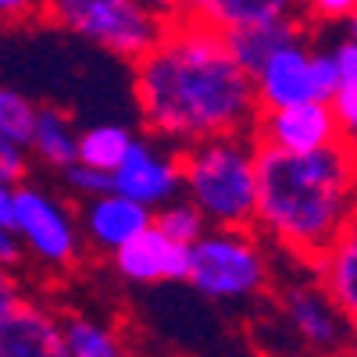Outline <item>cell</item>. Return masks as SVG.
I'll list each match as a JSON object with an SVG mask.
<instances>
[{
  "label": "cell",
  "mask_w": 357,
  "mask_h": 357,
  "mask_svg": "<svg viewBox=\"0 0 357 357\" xmlns=\"http://www.w3.org/2000/svg\"><path fill=\"white\" fill-rule=\"evenodd\" d=\"M132 93L143 129L178 151L215 136H247L261 111L250 75L225 47V33L183 15L132 61Z\"/></svg>",
  "instance_id": "6da1fadb"
},
{
  "label": "cell",
  "mask_w": 357,
  "mask_h": 357,
  "mask_svg": "<svg viewBox=\"0 0 357 357\" xmlns=\"http://www.w3.org/2000/svg\"><path fill=\"white\" fill-rule=\"evenodd\" d=\"M354 200L357 154L350 139L314 154H282L257 143L254 229L301 268L354 232Z\"/></svg>",
  "instance_id": "7a4b0ae2"
},
{
  "label": "cell",
  "mask_w": 357,
  "mask_h": 357,
  "mask_svg": "<svg viewBox=\"0 0 357 357\" xmlns=\"http://www.w3.org/2000/svg\"><path fill=\"white\" fill-rule=\"evenodd\" d=\"M183 197L211 229H254L257 143L254 136H215L178 151Z\"/></svg>",
  "instance_id": "3957f363"
},
{
  "label": "cell",
  "mask_w": 357,
  "mask_h": 357,
  "mask_svg": "<svg viewBox=\"0 0 357 357\" xmlns=\"http://www.w3.org/2000/svg\"><path fill=\"white\" fill-rule=\"evenodd\" d=\"M183 282L215 304H247L272 289L275 268L254 229H207L186 247Z\"/></svg>",
  "instance_id": "277c9868"
},
{
  "label": "cell",
  "mask_w": 357,
  "mask_h": 357,
  "mask_svg": "<svg viewBox=\"0 0 357 357\" xmlns=\"http://www.w3.org/2000/svg\"><path fill=\"white\" fill-rule=\"evenodd\" d=\"M40 18L129 65L139 61L168 29V22L143 0H43Z\"/></svg>",
  "instance_id": "5b68a950"
},
{
  "label": "cell",
  "mask_w": 357,
  "mask_h": 357,
  "mask_svg": "<svg viewBox=\"0 0 357 357\" xmlns=\"http://www.w3.org/2000/svg\"><path fill=\"white\" fill-rule=\"evenodd\" d=\"M272 311L286 357H350L354 318H347L314 275H289L272 282Z\"/></svg>",
  "instance_id": "8992f818"
},
{
  "label": "cell",
  "mask_w": 357,
  "mask_h": 357,
  "mask_svg": "<svg viewBox=\"0 0 357 357\" xmlns=\"http://www.w3.org/2000/svg\"><path fill=\"white\" fill-rule=\"evenodd\" d=\"M11 232L22 243L25 257H33L47 272H72L82 261L86 243L79 232V215L57 193L29 183V178L15 186Z\"/></svg>",
  "instance_id": "52a82bcc"
},
{
  "label": "cell",
  "mask_w": 357,
  "mask_h": 357,
  "mask_svg": "<svg viewBox=\"0 0 357 357\" xmlns=\"http://www.w3.org/2000/svg\"><path fill=\"white\" fill-rule=\"evenodd\" d=\"M111 190L143 207L158 211L161 204L183 193V168H178V146L161 143L154 136H132L126 158L111 172Z\"/></svg>",
  "instance_id": "ba28073f"
},
{
  "label": "cell",
  "mask_w": 357,
  "mask_h": 357,
  "mask_svg": "<svg viewBox=\"0 0 357 357\" xmlns=\"http://www.w3.org/2000/svg\"><path fill=\"white\" fill-rule=\"evenodd\" d=\"M250 136H254V143L275 146L282 154H314V151H325V146H336V143L347 139L340 122H336V114L329 111L325 100L257 111Z\"/></svg>",
  "instance_id": "9c48e42d"
},
{
  "label": "cell",
  "mask_w": 357,
  "mask_h": 357,
  "mask_svg": "<svg viewBox=\"0 0 357 357\" xmlns=\"http://www.w3.org/2000/svg\"><path fill=\"white\" fill-rule=\"evenodd\" d=\"M250 82H254V97H257L261 111H275V107H289V104L318 100L307 36L272 50L261 61V68L250 75Z\"/></svg>",
  "instance_id": "30bf717a"
},
{
  "label": "cell",
  "mask_w": 357,
  "mask_h": 357,
  "mask_svg": "<svg viewBox=\"0 0 357 357\" xmlns=\"http://www.w3.org/2000/svg\"><path fill=\"white\" fill-rule=\"evenodd\" d=\"M111 264H114L118 279H126L132 286L183 282L186 279V247L168 240L151 222L143 232H136L129 243H122L111 254Z\"/></svg>",
  "instance_id": "8fae6325"
},
{
  "label": "cell",
  "mask_w": 357,
  "mask_h": 357,
  "mask_svg": "<svg viewBox=\"0 0 357 357\" xmlns=\"http://www.w3.org/2000/svg\"><path fill=\"white\" fill-rule=\"evenodd\" d=\"M0 357H68L61 311L25 296L0 314Z\"/></svg>",
  "instance_id": "7c38bea8"
},
{
  "label": "cell",
  "mask_w": 357,
  "mask_h": 357,
  "mask_svg": "<svg viewBox=\"0 0 357 357\" xmlns=\"http://www.w3.org/2000/svg\"><path fill=\"white\" fill-rule=\"evenodd\" d=\"M154 222V211L143 207L122 193H100V197H89L82 204V215H79V232H82V243H89L97 254L111 257L122 243H129L136 232H143L146 225Z\"/></svg>",
  "instance_id": "4fadbf2b"
},
{
  "label": "cell",
  "mask_w": 357,
  "mask_h": 357,
  "mask_svg": "<svg viewBox=\"0 0 357 357\" xmlns=\"http://www.w3.org/2000/svg\"><path fill=\"white\" fill-rule=\"evenodd\" d=\"M307 36V25L304 18H264V22H250V25H240V29H229L225 33V47L232 54V61L240 65L247 75H254L261 68V61L272 50L293 43Z\"/></svg>",
  "instance_id": "5bb4252c"
},
{
  "label": "cell",
  "mask_w": 357,
  "mask_h": 357,
  "mask_svg": "<svg viewBox=\"0 0 357 357\" xmlns=\"http://www.w3.org/2000/svg\"><path fill=\"white\" fill-rule=\"evenodd\" d=\"M183 18L229 33L264 18H301V0H183Z\"/></svg>",
  "instance_id": "9a60e30c"
},
{
  "label": "cell",
  "mask_w": 357,
  "mask_h": 357,
  "mask_svg": "<svg viewBox=\"0 0 357 357\" xmlns=\"http://www.w3.org/2000/svg\"><path fill=\"white\" fill-rule=\"evenodd\" d=\"M311 268L325 296L347 318H357V232H347L343 240H336Z\"/></svg>",
  "instance_id": "2e32d148"
},
{
  "label": "cell",
  "mask_w": 357,
  "mask_h": 357,
  "mask_svg": "<svg viewBox=\"0 0 357 357\" xmlns=\"http://www.w3.org/2000/svg\"><path fill=\"white\" fill-rule=\"evenodd\" d=\"M61 333H65L68 357H132L122 329L89 311L61 314Z\"/></svg>",
  "instance_id": "e0dca14e"
},
{
  "label": "cell",
  "mask_w": 357,
  "mask_h": 357,
  "mask_svg": "<svg viewBox=\"0 0 357 357\" xmlns=\"http://www.w3.org/2000/svg\"><path fill=\"white\" fill-rule=\"evenodd\" d=\"M75 139H79V129H75V122L61 107H54V104H40L36 107L29 151H33L47 168L65 172L68 165H75Z\"/></svg>",
  "instance_id": "ac0fdd59"
},
{
  "label": "cell",
  "mask_w": 357,
  "mask_h": 357,
  "mask_svg": "<svg viewBox=\"0 0 357 357\" xmlns=\"http://www.w3.org/2000/svg\"><path fill=\"white\" fill-rule=\"evenodd\" d=\"M329 50L336 61V82H333V93L325 104L336 114L343 136L354 139V132H357V36H354V22L347 25L343 36H336V43Z\"/></svg>",
  "instance_id": "d6986e66"
},
{
  "label": "cell",
  "mask_w": 357,
  "mask_h": 357,
  "mask_svg": "<svg viewBox=\"0 0 357 357\" xmlns=\"http://www.w3.org/2000/svg\"><path fill=\"white\" fill-rule=\"evenodd\" d=\"M132 143V132L118 122H93L79 129V139H75V161L89 165V168H100V172H111L118 161L126 158Z\"/></svg>",
  "instance_id": "ffe728a7"
},
{
  "label": "cell",
  "mask_w": 357,
  "mask_h": 357,
  "mask_svg": "<svg viewBox=\"0 0 357 357\" xmlns=\"http://www.w3.org/2000/svg\"><path fill=\"white\" fill-rule=\"evenodd\" d=\"M154 225L168 236V240L183 243V247H190L193 240H200V236L211 229V225L204 222V215L197 211V207H193L183 193L158 207V211H154Z\"/></svg>",
  "instance_id": "44dd1931"
},
{
  "label": "cell",
  "mask_w": 357,
  "mask_h": 357,
  "mask_svg": "<svg viewBox=\"0 0 357 357\" xmlns=\"http://www.w3.org/2000/svg\"><path fill=\"white\" fill-rule=\"evenodd\" d=\"M36 107H40V104H36V100H29L22 89H15V86H0V136L29 151V136H33Z\"/></svg>",
  "instance_id": "7402d4cb"
},
{
  "label": "cell",
  "mask_w": 357,
  "mask_h": 357,
  "mask_svg": "<svg viewBox=\"0 0 357 357\" xmlns=\"http://www.w3.org/2000/svg\"><path fill=\"white\" fill-rule=\"evenodd\" d=\"M357 15V0H301L304 25H350Z\"/></svg>",
  "instance_id": "603a6c76"
},
{
  "label": "cell",
  "mask_w": 357,
  "mask_h": 357,
  "mask_svg": "<svg viewBox=\"0 0 357 357\" xmlns=\"http://www.w3.org/2000/svg\"><path fill=\"white\" fill-rule=\"evenodd\" d=\"M61 175H65V186H68L75 197H82V200H89V197H100V193H107V190H111V178H107V172H100V168H89V165H82V161L68 165Z\"/></svg>",
  "instance_id": "cb8c5ba5"
},
{
  "label": "cell",
  "mask_w": 357,
  "mask_h": 357,
  "mask_svg": "<svg viewBox=\"0 0 357 357\" xmlns=\"http://www.w3.org/2000/svg\"><path fill=\"white\" fill-rule=\"evenodd\" d=\"M25 178H29L25 146H18V143H11V139L0 136V183L18 186V183H25Z\"/></svg>",
  "instance_id": "d4e9b609"
},
{
  "label": "cell",
  "mask_w": 357,
  "mask_h": 357,
  "mask_svg": "<svg viewBox=\"0 0 357 357\" xmlns=\"http://www.w3.org/2000/svg\"><path fill=\"white\" fill-rule=\"evenodd\" d=\"M25 296H29V289H25L22 275L15 272V268L0 264V314H8L18 301H25Z\"/></svg>",
  "instance_id": "484cf974"
},
{
  "label": "cell",
  "mask_w": 357,
  "mask_h": 357,
  "mask_svg": "<svg viewBox=\"0 0 357 357\" xmlns=\"http://www.w3.org/2000/svg\"><path fill=\"white\" fill-rule=\"evenodd\" d=\"M43 15V0H0V22L18 25V22H33Z\"/></svg>",
  "instance_id": "4316f807"
},
{
  "label": "cell",
  "mask_w": 357,
  "mask_h": 357,
  "mask_svg": "<svg viewBox=\"0 0 357 357\" xmlns=\"http://www.w3.org/2000/svg\"><path fill=\"white\" fill-rule=\"evenodd\" d=\"M22 261H25V250H22V243L15 240V232L8 229V225H0V264L4 268H22Z\"/></svg>",
  "instance_id": "83f0119b"
},
{
  "label": "cell",
  "mask_w": 357,
  "mask_h": 357,
  "mask_svg": "<svg viewBox=\"0 0 357 357\" xmlns=\"http://www.w3.org/2000/svg\"><path fill=\"white\" fill-rule=\"evenodd\" d=\"M11 218H15V186L0 183V225L11 229Z\"/></svg>",
  "instance_id": "f1b7e54d"
},
{
  "label": "cell",
  "mask_w": 357,
  "mask_h": 357,
  "mask_svg": "<svg viewBox=\"0 0 357 357\" xmlns=\"http://www.w3.org/2000/svg\"><path fill=\"white\" fill-rule=\"evenodd\" d=\"M143 4L151 8L154 15H161L165 22H172V18L183 15V0H143Z\"/></svg>",
  "instance_id": "f546056e"
}]
</instances>
